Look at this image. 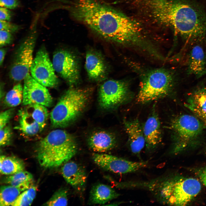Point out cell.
I'll use <instances>...</instances> for the list:
<instances>
[{"label": "cell", "mask_w": 206, "mask_h": 206, "mask_svg": "<svg viewBox=\"0 0 206 206\" xmlns=\"http://www.w3.org/2000/svg\"><path fill=\"white\" fill-rule=\"evenodd\" d=\"M72 15L95 33L111 41L137 49L145 37L131 19L100 0H74Z\"/></svg>", "instance_id": "obj_1"}, {"label": "cell", "mask_w": 206, "mask_h": 206, "mask_svg": "<svg viewBox=\"0 0 206 206\" xmlns=\"http://www.w3.org/2000/svg\"><path fill=\"white\" fill-rule=\"evenodd\" d=\"M155 12L186 42L199 43L206 39V12L196 0H162Z\"/></svg>", "instance_id": "obj_2"}, {"label": "cell", "mask_w": 206, "mask_h": 206, "mask_svg": "<svg viewBox=\"0 0 206 206\" xmlns=\"http://www.w3.org/2000/svg\"><path fill=\"white\" fill-rule=\"evenodd\" d=\"M142 187L161 204L180 206L187 205L196 197L201 185L198 180L192 178L162 176L144 181Z\"/></svg>", "instance_id": "obj_3"}, {"label": "cell", "mask_w": 206, "mask_h": 206, "mask_svg": "<svg viewBox=\"0 0 206 206\" xmlns=\"http://www.w3.org/2000/svg\"><path fill=\"white\" fill-rule=\"evenodd\" d=\"M74 137L64 130L57 129L50 132L38 143L37 158L45 168L57 167L69 161L77 153Z\"/></svg>", "instance_id": "obj_4"}, {"label": "cell", "mask_w": 206, "mask_h": 206, "mask_svg": "<svg viewBox=\"0 0 206 206\" xmlns=\"http://www.w3.org/2000/svg\"><path fill=\"white\" fill-rule=\"evenodd\" d=\"M91 90L71 86L61 97L50 114L52 126L64 128L76 120L87 107Z\"/></svg>", "instance_id": "obj_5"}, {"label": "cell", "mask_w": 206, "mask_h": 206, "mask_svg": "<svg viewBox=\"0 0 206 206\" xmlns=\"http://www.w3.org/2000/svg\"><path fill=\"white\" fill-rule=\"evenodd\" d=\"M174 76L169 70L163 68L152 70L144 76L137 100L145 103L168 95L173 88Z\"/></svg>", "instance_id": "obj_6"}, {"label": "cell", "mask_w": 206, "mask_h": 206, "mask_svg": "<svg viewBox=\"0 0 206 206\" xmlns=\"http://www.w3.org/2000/svg\"><path fill=\"white\" fill-rule=\"evenodd\" d=\"M204 125L198 118L188 114L174 118L171 124L174 134L172 153L176 154L192 143L202 132Z\"/></svg>", "instance_id": "obj_7"}, {"label": "cell", "mask_w": 206, "mask_h": 206, "mask_svg": "<svg viewBox=\"0 0 206 206\" xmlns=\"http://www.w3.org/2000/svg\"><path fill=\"white\" fill-rule=\"evenodd\" d=\"M38 18L32 24L31 31L17 51L10 72L11 78L19 81L24 80L29 74L32 64L33 53L36 39V27Z\"/></svg>", "instance_id": "obj_8"}, {"label": "cell", "mask_w": 206, "mask_h": 206, "mask_svg": "<svg viewBox=\"0 0 206 206\" xmlns=\"http://www.w3.org/2000/svg\"><path fill=\"white\" fill-rule=\"evenodd\" d=\"M130 96L127 82L122 80H109L100 87L99 104L103 109H110L127 101Z\"/></svg>", "instance_id": "obj_9"}, {"label": "cell", "mask_w": 206, "mask_h": 206, "mask_svg": "<svg viewBox=\"0 0 206 206\" xmlns=\"http://www.w3.org/2000/svg\"><path fill=\"white\" fill-rule=\"evenodd\" d=\"M52 64L56 72L71 86L80 82V67L78 59L73 53L60 49L54 54Z\"/></svg>", "instance_id": "obj_10"}, {"label": "cell", "mask_w": 206, "mask_h": 206, "mask_svg": "<svg viewBox=\"0 0 206 206\" xmlns=\"http://www.w3.org/2000/svg\"><path fill=\"white\" fill-rule=\"evenodd\" d=\"M52 63L44 48L37 52L31 66V75L36 81L45 87H54L58 84Z\"/></svg>", "instance_id": "obj_11"}, {"label": "cell", "mask_w": 206, "mask_h": 206, "mask_svg": "<svg viewBox=\"0 0 206 206\" xmlns=\"http://www.w3.org/2000/svg\"><path fill=\"white\" fill-rule=\"evenodd\" d=\"M94 162L103 169L115 173H133L146 167L148 161H133L110 154L94 153Z\"/></svg>", "instance_id": "obj_12"}, {"label": "cell", "mask_w": 206, "mask_h": 206, "mask_svg": "<svg viewBox=\"0 0 206 206\" xmlns=\"http://www.w3.org/2000/svg\"><path fill=\"white\" fill-rule=\"evenodd\" d=\"M23 80V105L37 104L46 107L52 105V98L46 87L36 81L29 74Z\"/></svg>", "instance_id": "obj_13"}, {"label": "cell", "mask_w": 206, "mask_h": 206, "mask_svg": "<svg viewBox=\"0 0 206 206\" xmlns=\"http://www.w3.org/2000/svg\"><path fill=\"white\" fill-rule=\"evenodd\" d=\"M85 67L88 78L92 81H101L108 76V69L105 60L102 55L96 51L91 50L87 52Z\"/></svg>", "instance_id": "obj_14"}, {"label": "cell", "mask_w": 206, "mask_h": 206, "mask_svg": "<svg viewBox=\"0 0 206 206\" xmlns=\"http://www.w3.org/2000/svg\"><path fill=\"white\" fill-rule=\"evenodd\" d=\"M146 151L152 154L162 141L161 123L158 115L153 113L147 119L143 128Z\"/></svg>", "instance_id": "obj_15"}, {"label": "cell", "mask_w": 206, "mask_h": 206, "mask_svg": "<svg viewBox=\"0 0 206 206\" xmlns=\"http://www.w3.org/2000/svg\"><path fill=\"white\" fill-rule=\"evenodd\" d=\"M124 127L128 136V144L130 151L135 155H139L145 146V141L139 122L137 119L125 120Z\"/></svg>", "instance_id": "obj_16"}, {"label": "cell", "mask_w": 206, "mask_h": 206, "mask_svg": "<svg viewBox=\"0 0 206 206\" xmlns=\"http://www.w3.org/2000/svg\"><path fill=\"white\" fill-rule=\"evenodd\" d=\"M62 175L66 182L78 191L83 190L86 185L87 175L84 169L73 161H68L62 166Z\"/></svg>", "instance_id": "obj_17"}, {"label": "cell", "mask_w": 206, "mask_h": 206, "mask_svg": "<svg viewBox=\"0 0 206 206\" xmlns=\"http://www.w3.org/2000/svg\"><path fill=\"white\" fill-rule=\"evenodd\" d=\"M187 73L197 78L206 74V55L203 47L199 45L193 46L189 53Z\"/></svg>", "instance_id": "obj_18"}, {"label": "cell", "mask_w": 206, "mask_h": 206, "mask_svg": "<svg viewBox=\"0 0 206 206\" xmlns=\"http://www.w3.org/2000/svg\"><path fill=\"white\" fill-rule=\"evenodd\" d=\"M115 135L109 132L99 131L92 133L88 139L89 146L94 151L103 152L110 150L116 146Z\"/></svg>", "instance_id": "obj_19"}, {"label": "cell", "mask_w": 206, "mask_h": 206, "mask_svg": "<svg viewBox=\"0 0 206 206\" xmlns=\"http://www.w3.org/2000/svg\"><path fill=\"white\" fill-rule=\"evenodd\" d=\"M185 106L206 124V88H199L193 92Z\"/></svg>", "instance_id": "obj_20"}, {"label": "cell", "mask_w": 206, "mask_h": 206, "mask_svg": "<svg viewBox=\"0 0 206 206\" xmlns=\"http://www.w3.org/2000/svg\"><path fill=\"white\" fill-rule=\"evenodd\" d=\"M120 195L110 186L101 183L96 184L90 190L89 203L103 205L117 198Z\"/></svg>", "instance_id": "obj_21"}, {"label": "cell", "mask_w": 206, "mask_h": 206, "mask_svg": "<svg viewBox=\"0 0 206 206\" xmlns=\"http://www.w3.org/2000/svg\"><path fill=\"white\" fill-rule=\"evenodd\" d=\"M18 124L15 129L27 137L36 136L42 130L38 124L28 112L25 108L18 111Z\"/></svg>", "instance_id": "obj_22"}, {"label": "cell", "mask_w": 206, "mask_h": 206, "mask_svg": "<svg viewBox=\"0 0 206 206\" xmlns=\"http://www.w3.org/2000/svg\"><path fill=\"white\" fill-rule=\"evenodd\" d=\"M0 163V172L2 174L12 175L24 171V163L16 157L1 155Z\"/></svg>", "instance_id": "obj_23"}, {"label": "cell", "mask_w": 206, "mask_h": 206, "mask_svg": "<svg viewBox=\"0 0 206 206\" xmlns=\"http://www.w3.org/2000/svg\"><path fill=\"white\" fill-rule=\"evenodd\" d=\"M32 175L29 172L23 171L11 175L5 178L4 182L18 188L22 192L32 186Z\"/></svg>", "instance_id": "obj_24"}, {"label": "cell", "mask_w": 206, "mask_h": 206, "mask_svg": "<svg viewBox=\"0 0 206 206\" xmlns=\"http://www.w3.org/2000/svg\"><path fill=\"white\" fill-rule=\"evenodd\" d=\"M25 108L42 130L46 125L49 115L46 107L40 104H33L26 106Z\"/></svg>", "instance_id": "obj_25"}, {"label": "cell", "mask_w": 206, "mask_h": 206, "mask_svg": "<svg viewBox=\"0 0 206 206\" xmlns=\"http://www.w3.org/2000/svg\"><path fill=\"white\" fill-rule=\"evenodd\" d=\"M22 192L18 188L11 185L2 186L0 191V206H13Z\"/></svg>", "instance_id": "obj_26"}, {"label": "cell", "mask_w": 206, "mask_h": 206, "mask_svg": "<svg viewBox=\"0 0 206 206\" xmlns=\"http://www.w3.org/2000/svg\"><path fill=\"white\" fill-rule=\"evenodd\" d=\"M23 98V87L20 83L18 84L6 94L4 102L7 106L13 108L22 102Z\"/></svg>", "instance_id": "obj_27"}, {"label": "cell", "mask_w": 206, "mask_h": 206, "mask_svg": "<svg viewBox=\"0 0 206 206\" xmlns=\"http://www.w3.org/2000/svg\"><path fill=\"white\" fill-rule=\"evenodd\" d=\"M68 191L66 188L57 190L50 198L44 203L45 206H67L68 204Z\"/></svg>", "instance_id": "obj_28"}, {"label": "cell", "mask_w": 206, "mask_h": 206, "mask_svg": "<svg viewBox=\"0 0 206 206\" xmlns=\"http://www.w3.org/2000/svg\"><path fill=\"white\" fill-rule=\"evenodd\" d=\"M36 187L31 186L23 191L16 200L13 206H29L32 203L36 194Z\"/></svg>", "instance_id": "obj_29"}, {"label": "cell", "mask_w": 206, "mask_h": 206, "mask_svg": "<svg viewBox=\"0 0 206 206\" xmlns=\"http://www.w3.org/2000/svg\"><path fill=\"white\" fill-rule=\"evenodd\" d=\"M0 145L4 146L9 144L10 142L12 136V132L11 127L9 125L0 129Z\"/></svg>", "instance_id": "obj_30"}, {"label": "cell", "mask_w": 206, "mask_h": 206, "mask_svg": "<svg viewBox=\"0 0 206 206\" xmlns=\"http://www.w3.org/2000/svg\"><path fill=\"white\" fill-rule=\"evenodd\" d=\"M14 109L10 108L1 112L0 114V129L7 125L14 114Z\"/></svg>", "instance_id": "obj_31"}, {"label": "cell", "mask_w": 206, "mask_h": 206, "mask_svg": "<svg viewBox=\"0 0 206 206\" xmlns=\"http://www.w3.org/2000/svg\"><path fill=\"white\" fill-rule=\"evenodd\" d=\"M20 27V26L9 21L0 20V30H5L12 33L17 31Z\"/></svg>", "instance_id": "obj_32"}, {"label": "cell", "mask_w": 206, "mask_h": 206, "mask_svg": "<svg viewBox=\"0 0 206 206\" xmlns=\"http://www.w3.org/2000/svg\"><path fill=\"white\" fill-rule=\"evenodd\" d=\"M13 39L11 33L6 31L0 30V45L1 47L11 43Z\"/></svg>", "instance_id": "obj_33"}, {"label": "cell", "mask_w": 206, "mask_h": 206, "mask_svg": "<svg viewBox=\"0 0 206 206\" xmlns=\"http://www.w3.org/2000/svg\"><path fill=\"white\" fill-rule=\"evenodd\" d=\"M19 5V2L18 0H0V6L8 9H15Z\"/></svg>", "instance_id": "obj_34"}, {"label": "cell", "mask_w": 206, "mask_h": 206, "mask_svg": "<svg viewBox=\"0 0 206 206\" xmlns=\"http://www.w3.org/2000/svg\"><path fill=\"white\" fill-rule=\"evenodd\" d=\"M10 11L6 8L1 7L0 8V20L9 21L11 17Z\"/></svg>", "instance_id": "obj_35"}, {"label": "cell", "mask_w": 206, "mask_h": 206, "mask_svg": "<svg viewBox=\"0 0 206 206\" xmlns=\"http://www.w3.org/2000/svg\"><path fill=\"white\" fill-rule=\"evenodd\" d=\"M199 175L201 181L206 187V168L200 172Z\"/></svg>", "instance_id": "obj_36"}, {"label": "cell", "mask_w": 206, "mask_h": 206, "mask_svg": "<svg viewBox=\"0 0 206 206\" xmlns=\"http://www.w3.org/2000/svg\"><path fill=\"white\" fill-rule=\"evenodd\" d=\"M6 53V50L3 48H1L0 50V65L1 66L3 64L5 57Z\"/></svg>", "instance_id": "obj_37"}]
</instances>
